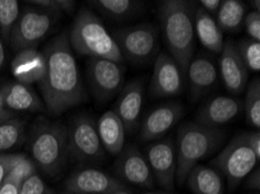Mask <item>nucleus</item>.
I'll list each match as a JSON object with an SVG mask.
<instances>
[{
  "label": "nucleus",
  "instance_id": "obj_1",
  "mask_svg": "<svg viewBox=\"0 0 260 194\" xmlns=\"http://www.w3.org/2000/svg\"><path fill=\"white\" fill-rule=\"evenodd\" d=\"M42 53L46 58L45 77L39 83L42 101L52 115H61L85 100L80 70L66 31L52 40Z\"/></svg>",
  "mask_w": 260,
  "mask_h": 194
},
{
  "label": "nucleus",
  "instance_id": "obj_2",
  "mask_svg": "<svg viewBox=\"0 0 260 194\" xmlns=\"http://www.w3.org/2000/svg\"><path fill=\"white\" fill-rule=\"evenodd\" d=\"M194 7L195 3L183 0H164L157 6L168 55L174 59L183 77L194 58Z\"/></svg>",
  "mask_w": 260,
  "mask_h": 194
},
{
  "label": "nucleus",
  "instance_id": "obj_3",
  "mask_svg": "<svg viewBox=\"0 0 260 194\" xmlns=\"http://www.w3.org/2000/svg\"><path fill=\"white\" fill-rule=\"evenodd\" d=\"M223 136L219 128H210L196 122L181 125L176 134L175 183H186L192 168L217 148Z\"/></svg>",
  "mask_w": 260,
  "mask_h": 194
},
{
  "label": "nucleus",
  "instance_id": "obj_4",
  "mask_svg": "<svg viewBox=\"0 0 260 194\" xmlns=\"http://www.w3.org/2000/svg\"><path fill=\"white\" fill-rule=\"evenodd\" d=\"M68 38L70 47L83 56L111 59L120 64L124 61L115 38L100 18L88 10L78 12Z\"/></svg>",
  "mask_w": 260,
  "mask_h": 194
},
{
  "label": "nucleus",
  "instance_id": "obj_5",
  "mask_svg": "<svg viewBox=\"0 0 260 194\" xmlns=\"http://www.w3.org/2000/svg\"><path fill=\"white\" fill-rule=\"evenodd\" d=\"M31 161L49 176L61 171L68 151V129L61 124L40 119L31 129L29 141Z\"/></svg>",
  "mask_w": 260,
  "mask_h": 194
},
{
  "label": "nucleus",
  "instance_id": "obj_6",
  "mask_svg": "<svg viewBox=\"0 0 260 194\" xmlns=\"http://www.w3.org/2000/svg\"><path fill=\"white\" fill-rule=\"evenodd\" d=\"M123 58L133 64L143 65L160 54L159 30L152 23L125 27L112 35Z\"/></svg>",
  "mask_w": 260,
  "mask_h": 194
},
{
  "label": "nucleus",
  "instance_id": "obj_7",
  "mask_svg": "<svg viewBox=\"0 0 260 194\" xmlns=\"http://www.w3.org/2000/svg\"><path fill=\"white\" fill-rule=\"evenodd\" d=\"M258 162L257 156L247 143L246 133H244L232 138L212 161V165L226 178L230 187L234 188L253 171Z\"/></svg>",
  "mask_w": 260,
  "mask_h": 194
},
{
  "label": "nucleus",
  "instance_id": "obj_8",
  "mask_svg": "<svg viewBox=\"0 0 260 194\" xmlns=\"http://www.w3.org/2000/svg\"><path fill=\"white\" fill-rule=\"evenodd\" d=\"M56 17L38 7L26 6L12 29L9 43L15 53L35 48L52 30Z\"/></svg>",
  "mask_w": 260,
  "mask_h": 194
},
{
  "label": "nucleus",
  "instance_id": "obj_9",
  "mask_svg": "<svg viewBox=\"0 0 260 194\" xmlns=\"http://www.w3.org/2000/svg\"><path fill=\"white\" fill-rule=\"evenodd\" d=\"M68 151L74 160L81 162L98 161L104 156L97 125L85 114L74 119L68 130Z\"/></svg>",
  "mask_w": 260,
  "mask_h": 194
},
{
  "label": "nucleus",
  "instance_id": "obj_10",
  "mask_svg": "<svg viewBox=\"0 0 260 194\" xmlns=\"http://www.w3.org/2000/svg\"><path fill=\"white\" fill-rule=\"evenodd\" d=\"M88 79L96 98L110 100L123 89L125 71L120 63L106 58H90L88 61Z\"/></svg>",
  "mask_w": 260,
  "mask_h": 194
},
{
  "label": "nucleus",
  "instance_id": "obj_11",
  "mask_svg": "<svg viewBox=\"0 0 260 194\" xmlns=\"http://www.w3.org/2000/svg\"><path fill=\"white\" fill-rule=\"evenodd\" d=\"M145 157L157 184L166 189L174 188L176 172L174 142L171 138H165L151 143L146 149Z\"/></svg>",
  "mask_w": 260,
  "mask_h": 194
},
{
  "label": "nucleus",
  "instance_id": "obj_12",
  "mask_svg": "<svg viewBox=\"0 0 260 194\" xmlns=\"http://www.w3.org/2000/svg\"><path fill=\"white\" fill-rule=\"evenodd\" d=\"M66 192L73 194H113L124 191L125 185L98 169H82L64 183Z\"/></svg>",
  "mask_w": 260,
  "mask_h": 194
},
{
  "label": "nucleus",
  "instance_id": "obj_13",
  "mask_svg": "<svg viewBox=\"0 0 260 194\" xmlns=\"http://www.w3.org/2000/svg\"><path fill=\"white\" fill-rule=\"evenodd\" d=\"M183 74L167 53H160L154 59V69L149 84L153 98L175 97L183 91Z\"/></svg>",
  "mask_w": 260,
  "mask_h": 194
},
{
  "label": "nucleus",
  "instance_id": "obj_14",
  "mask_svg": "<svg viewBox=\"0 0 260 194\" xmlns=\"http://www.w3.org/2000/svg\"><path fill=\"white\" fill-rule=\"evenodd\" d=\"M184 108L179 102H169L156 107L144 119L140 128V140L152 142L171 130L183 117Z\"/></svg>",
  "mask_w": 260,
  "mask_h": 194
},
{
  "label": "nucleus",
  "instance_id": "obj_15",
  "mask_svg": "<svg viewBox=\"0 0 260 194\" xmlns=\"http://www.w3.org/2000/svg\"><path fill=\"white\" fill-rule=\"evenodd\" d=\"M219 73L225 89L234 96H238L246 89L249 70L240 58L236 43L225 41L219 59Z\"/></svg>",
  "mask_w": 260,
  "mask_h": 194
},
{
  "label": "nucleus",
  "instance_id": "obj_16",
  "mask_svg": "<svg viewBox=\"0 0 260 194\" xmlns=\"http://www.w3.org/2000/svg\"><path fill=\"white\" fill-rule=\"evenodd\" d=\"M116 170L124 180L136 186L152 187L154 184V178L147 160L133 145H128L121 150L116 162Z\"/></svg>",
  "mask_w": 260,
  "mask_h": 194
},
{
  "label": "nucleus",
  "instance_id": "obj_17",
  "mask_svg": "<svg viewBox=\"0 0 260 194\" xmlns=\"http://www.w3.org/2000/svg\"><path fill=\"white\" fill-rule=\"evenodd\" d=\"M243 110V101L236 97L218 96L211 98L196 113L195 122L199 125L218 128L229 124Z\"/></svg>",
  "mask_w": 260,
  "mask_h": 194
},
{
  "label": "nucleus",
  "instance_id": "obj_18",
  "mask_svg": "<svg viewBox=\"0 0 260 194\" xmlns=\"http://www.w3.org/2000/svg\"><path fill=\"white\" fill-rule=\"evenodd\" d=\"M144 83L140 79H136L123 86L119 92L113 112L123 122L126 133H135L139 127L144 104Z\"/></svg>",
  "mask_w": 260,
  "mask_h": 194
},
{
  "label": "nucleus",
  "instance_id": "obj_19",
  "mask_svg": "<svg viewBox=\"0 0 260 194\" xmlns=\"http://www.w3.org/2000/svg\"><path fill=\"white\" fill-rule=\"evenodd\" d=\"M191 99L194 101L206 96L218 82V68L211 58L199 56L192 58L187 69Z\"/></svg>",
  "mask_w": 260,
  "mask_h": 194
},
{
  "label": "nucleus",
  "instance_id": "obj_20",
  "mask_svg": "<svg viewBox=\"0 0 260 194\" xmlns=\"http://www.w3.org/2000/svg\"><path fill=\"white\" fill-rule=\"evenodd\" d=\"M11 71L18 83L29 86L39 84L46 73L45 55L37 48L18 51L12 61Z\"/></svg>",
  "mask_w": 260,
  "mask_h": 194
},
{
  "label": "nucleus",
  "instance_id": "obj_21",
  "mask_svg": "<svg viewBox=\"0 0 260 194\" xmlns=\"http://www.w3.org/2000/svg\"><path fill=\"white\" fill-rule=\"evenodd\" d=\"M5 108L12 112H42L45 104L29 85L10 82L0 88Z\"/></svg>",
  "mask_w": 260,
  "mask_h": 194
},
{
  "label": "nucleus",
  "instance_id": "obj_22",
  "mask_svg": "<svg viewBox=\"0 0 260 194\" xmlns=\"http://www.w3.org/2000/svg\"><path fill=\"white\" fill-rule=\"evenodd\" d=\"M97 132L103 149L118 156L125 148L126 130L123 122L113 110H106L97 122Z\"/></svg>",
  "mask_w": 260,
  "mask_h": 194
},
{
  "label": "nucleus",
  "instance_id": "obj_23",
  "mask_svg": "<svg viewBox=\"0 0 260 194\" xmlns=\"http://www.w3.org/2000/svg\"><path fill=\"white\" fill-rule=\"evenodd\" d=\"M194 31L201 45L212 53L220 54L224 47L223 31L215 18L200 6L194 7Z\"/></svg>",
  "mask_w": 260,
  "mask_h": 194
},
{
  "label": "nucleus",
  "instance_id": "obj_24",
  "mask_svg": "<svg viewBox=\"0 0 260 194\" xmlns=\"http://www.w3.org/2000/svg\"><path fill=\"white\" fill-rule=\"evenodd\" d=\"M187 185L194 194H224V183L218 171L198 164L189 172Z\"/></svg>",
  "mask_w": 260,
  "mask_h": 194
},
{
  "label": "nucleus",
  "instance_id": "obj_25",
  "mask_svg": "<svg viewBox=\"0 0 260 194\" xmlns=\"http://www.w3.org/2000/svg\"><path fill=\"white\" fill-rule=\"evenodd\" d=\"M246 15V5L239 0H224L216 14V22L222 31L237 33L243 27Z\"/></svg>",
  "mask_w": 260,
  "mask_h": 194
},
{
  "label": "nucleus",
  "instance_id": "obj_26",
  "mask_svg": "<svg viewBox=\"0 0 260 194\" xmlns=\"http://www.w3.org/2000/svg\"><path fill=\"white\" fill-rule=\"evenodd\" d=\"M91 4L102 14L113 20L129 19L144 9V3L136 0H94Z\"/></svg>",
  "mask_w": 260,
  "mask_h": 194
},
{
  "label": "nucleus",
  "instance_id": "obj_27",
  "mask_svg": "<svg viewBox=\"0 0 260 194\" xmlns=\"http://www.w3.org/2000/svg\"><path fill=\"white\" fill-rule=\"evenodd\" d=\"M25 128L26 121L17 117L0 125V153H6L21 144L25 138Z\"/></svg>",
  "mask_w": 260,
  "mask_h": 194
},
{
  "label": "nucleus",
  "instance_id": "obj_28",
  "mask_svg": "<svg viewBox=\"0 0 260 194\" xmlns=\"http://www.w3.org/2000/svg\"><path fill=\"white\" fill-rule=\"evenodd\" d=\"M246 120L250 126L259 129L260 127V79L257 77L246 88L245 100L243 102Z\"/></svg>",
  "mask_w": 260,
  "mask_h": 194
},
{
  "label": "nucleus",
  "instance_id": "obj_29",
  "mask_svg": "<svg viewBox=\"0 0 260 194\" xmlns=\"http://www.w3.org/2000/svg\"><path fill=\"white\" fill-rule=\"evenodd\" d=\"M20 15V6L17 0H0V37L9 43L12 29Z\"/></svg>",
  "mask_w": 260,
  "mask_h": 194
},
{
  "label": "nucleus",
  "instance_id": "obj_30",
  "mask_svg": "<svg viewBox=\"0 0 260 194\" xmlns=\"http://www.w3.org/2000/svg\"><path fill=\"white\" fill-rule=\"evenodd\" d=\"M236 48L246 69L253 72L260 70V42L252 38H243L236 45Z\"/></svg>",
  "mask_w": 260,
  "mask_h": 194
},
{
  "label": "nucleus",
  "instance_id": "obj_31",
  "mask_svg": "<svg viewBox=\"0 0 260 194\" xmlns=\"http://www.w3.org/2000/svg\"><path fill=\"white\" fill-rule=\"evenodd\" d=\"M37 170L38 168L34 162L26 155L20 153L17 163L13 165V168H12L10 170V172L7 173L5 180L13 181V183L21 186L23 181L28 179L31 176H34L35 173H38Z\"/></svg>",
  "mask_w": 260,
  "mask_h": 194
},
{
  "label": "nucleus",
  "instance_id": "obj_32",
  "mask_svg": "<svg viewBox=\"0 0 260 194\" xmlns=\"http://www.w3.org/2000/svg\"><path fill=\"white\" fill-rule=\"evenodd\" d=\"M28 4L48 12L55 17L62 13H73L76 7V2L73 0H31Z\"/></svg>",
  "mask_w": 260,
  "mask_h": 194
},
{
  "label": "nucleus",
  "instance_id": "obj_33",
  "mask_svg": "<svg viewBox=\"0 0 260 194\" xmlns=\"http://www.w3.org/2000/svg\"><path fill=\"white\" fill-rule=\"evenodd\" d=\"M19 194H53V191L47 186L45 180L35 173L21 184Z\"/></svg>",
  "mask_w": 260,
  "mask_h": 194
},
{
  "label": "nucleus",
  "instance_id": "obj_34",
  "mask_svg": "<svg viewBox=\"0 0 260 194\" xmlns=\"http://www.w3.org/2000/svg\"><path fill=\"white\" fill-rule=\"evenodd\" d=\"M243 26L245 27L249 38L260 41V12L252 11L250 13H246Z\"/></svg>",
  "mask_w": 260,
  "mask_h": 194
},
{
  "label": "nucleus",
  "instance_id": "obj_35",
  "mask_svg": "<svg viewBox=\"0 0 260 194\" xmlns=\"http://www.w3.org/2000/svg\"><path fill=\"white\" fill-rule=\"evenodd\" d=\"M20 153H0V187L6 179L7 173L17 163Z\"/></svg>",
  "mask_w": 260,
  "mask_h": 194
},
{
  "label": "nucleus",
  "instance_id": "obj_36",
  "mask_svg": "<svg viewBox=\"0 0 260 194\" xmlns=\"http://www.w3.org/2000/svg\"><path fill=\"white\" fill-rule=\"evenodd\" d=\"M246 138H247V143H249L250 148L253 150L255 156H257V158L260 161V133H259V130L246 133Z\"/></svg>",
  "mask_w": 260,
  "mask_h": 194
},
{
  "label": "nucleus",
  "instance_id": "obj_37",
  "mask_svg": "<svg viewBox=\"0 0 260 194\" xmlns=\"http://www.w3.org/2000/svg\"><path fill=\"white\" fill-rule=\"evenodd\" d=\"M220 3H222L220 0H201L198 4L201 9H203L207 13L210 15H216L219 10Z\"/></svg>",
  "mask_w": 260,
  "mask_h": 194
},
{
  "label": "nucleus",
  "instance_id": "obj_38",
  "mask_svg": "<svg viewBox=\"0 0 260 194\" xmlns=\"http://www.w3.org/2000/svg\"><path fill=\"white\" fill-rule=\"evenodd\" d=\"M246 186L251 189H259L260 188V171L258 168H255L249 176L246 177Z\"/></svg>",
  "mask_w": 260,
  "mask_h": 194
},
{
  "label": "nucleus",
  "instance_id": "obj_39",
  "mask_svg": "<svg viewBox=\"0 0 260 194\" xmlns=\"http://www.w3.org/2000/svg\"><path fill=\"white\" fill-rule=\"evenodd\" d=\"M19 192H20V185L10 180L4 181L0 187V194H19Z\"/></svg>",
  "mask_w": 260,
  "mask_h": 194
},
{
  "label": "nucleus",
  "instance_id": "obj_40",
  "mask_svg": "<svg viewBox=\"0 0 260 194\" xmlns=\"http://www.w3.org/2000/svg\"><path fill=\"white\" fill-rule=\"evenodd\" d=\"M15 115H17V114H15L14 112H12V110H9L6 108L0 110V125H2L3 122L10 120V119L15 118Z\"/></svg>",
  "mask_w": 260,
  "mask_h": 194
},
{
  "label": "nucleus",
  "instance_id": "obj_41",
  "mask_svg": "<svg viewBox=\"0 0 260 194\" xmlns=\"http://www.w3.org/2000/svg\"><path fill=\"white\" fill-rule=\"evenodd\" d=\"M5 46H4V41L0 37V69L4 66V63H5Z\"/></svg>",
  "mask_w": 260,
  "mask_h": 194
},
{
  "label": "nucleus",
  "instance_id": "obj_42",
  "mask_svg": "<svg viewBox=\"0 0 260 194\" xmlns=\"http://www.w3.org/2000/svg\"><path fill=\"white\" fill-rule=\"evenodd\" d=\"M251 4H252V6L255 7V10H253V11L260 12V2H259V0H254V2H252Z\"/></svg>",
  "mask_w": 260,
  "mask_h": 194
},
{
  "label": "nucleus",
  "instance_id": "obj_43",
  "mask_svg": "<svg viewBox=\"0 0 260 194\" xmlns=\"http://www.w3.org/2000/svg\"><path fill=\"white\" fill-rule=\"evenodd\" d=\"M3 109H5V104H4V99H3L2 93H0V110Z\"/></svg>",
  "mask_w": 260,
  "mask_h": 194
},
{
  "label": "nucleus",
  "instance_id": "obj_44",
  "mask_svg": "<svg viewBox=\"0 0 260 194\" xmlns=\"http://www.w3.org/2000/svg\"><path fill=\"white\" fill-rule=\"evenodd\" d=\"M113 194H129L128 192H126L125 191V189H124V191H118V192H116V193H113Z\"/></svg>",
  "mask_w": 260,
  "mask_h": 194
},
{
  "label": "nucleus",
  "instance_id": "obj_45",
  "mask_svg": "<svg viewBox=\"0 0 260 194\" xmlns=\"http://www.w3.org/2000/svg\"><path fill=\"white\" fill-rule=\"evenodd\" d=\"M146 194H176V193H146Z\"/></svg>",
  "mask_w": 260,
  "mask_h": 194
},
{
  "label": "nucleus",
  "instance_id": "obj_46",
  "mask_svg": "<svg viewBox=\"0 0 260 194\" xmlns=\"http://www.w3.org/2000/svg\"><path fill=\"white\" fill-rule=\"evenodd\" d=\"M63 194H73V193H68V192H66V193H63Z\"/></svg>",
  "mask_w": 260,
  "mask_h": 194
}]
</instances>
